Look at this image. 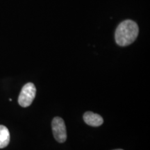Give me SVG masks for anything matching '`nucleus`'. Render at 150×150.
Here are the masks:
<instances>
[{"label": "nucleus", "instance_id": "nucleus-1", "mask_svg": "<svg viewBox=\"0 0 150 150\" xmlns=\"http://www.w3.org/2000/svg\"><path fill=\"white\" fill-rule=\"evenodd\" d=\"M139 29L136 22L132 20H125L118 25L115 31L116 43L122 47L128 46L136 40Z\"/></svg>", "mask_w": 150, "mask_h": 150}, {"label": "nucleus", "instance_id": "nucleus-2", "mask_svg": "<svg viewBox=\"0 0 150 150\" xmlns=\"http://www.w3.org/2000/svg\"><path fill=\"white\" fill-rule=\"evenodd\" d=\"M36 94V88L33 83H27L22 87L18 97V103L22 107H28L32 104Z\"/></svg>", "mask_w": 150, "mask_h": 150}, {"label": "nucleus", "instance_id": "nucleus-3", "mask_svg": "<svg viewBox=\"0 0 150 150\" xmlns=\"http://www.w3.org/2000/svg\"><path fill=\"white\" fill-rule=\"evenodd\" d=\"M52 132L56 141L63 143L67 139V131L65 122L62 118L54 117L52 122Z\"/></svg>", "mask_w": 150, "mask_h": 150}, {"label": "nucleus", "instance_id": "nucleus-4", "mask_svg": "<svg viewBox=\"0 0 150 150\" xmlns=\"http://www.w3.org/2000/svg\"><path fill=\"white\" fill-rule=\"evenodd\" d=\"M83 120L88 125L91 127L101 126L104 122L102 116L91 111L86 112L84 113Z\"/></svg>", "mask_w": 150, "mask_h": 150}, {"label": "nucleus", "instance_id": "nucleus-5", "mask_svg": "<svg viewBox=\"0 0 150 150\" xmlns=\"http://www.w3.org/2000/svg\"><path fill=\"white\" fill-rule=\"evenodd\" d=\"M10 142V133L6 127L0 125V149L8 145Z\"/></svg>", "mask_w": 150, "mask_h": 150}, {"label": "nucleus", "instance_id": "nucleus-6", "mask_svg": "<svg viewBox=\"0 0 150 150\" xmlns=\"http://www.w3.org/2000/svg\"><path fill=\"white\" fill-rule=\"evenodd\" d=\"M115 150H123V149H115Z\"/></svg>", "mask_w": 150, "mask_h": 150}]
</instances>
